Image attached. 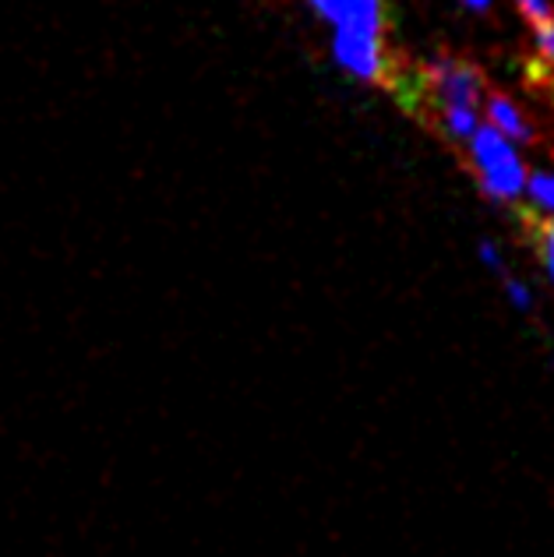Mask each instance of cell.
<instances>
[{"instance_id": "cell-6", "label": "cell", "mask_w": 554, "mask_h": 557, "mask_svg": "<svg viewBox=\"0 0 554 557\" xmlns=\"http://www.w3.org/2000/svg\"><path fill=\"white\" fill-rule=\"evenodd\" d=\"M434 124L442 127V135L466 145L480 127V113L473 107H448V110H439L434 113Z\"/></svg>"}, {"instance_id": "cell-2", "label": "cell", "mask_w": 554, "mask_h": 557, "mask_svg": "<svg viewBox=\"0 0 554 557\" xmlns=\"http://www.w3.org/2000/svg\"><path fill=\"white\" fill-rule=\"evenodd\" d=\"M470 145V166L477 173L480 187L484 195L494 201H505V205H516L527 198V166L516 152V145L502 138L498 131L480 124L477 135L466 141Z\"/></svg>"}, {"instance_id": "cell-12", "label": "cell", "mask_w": 554, "mask_h": 557, "mask_svg": "<svg viewBox=\"0 0 554 557\" xmlns=\"http://www.w3.org/2000/svg\"><path fill=\"white\" fill-rule=\"evenodd\" d=\"M477 255H480V261H484V265H488V272H494L498 278H505V275H508V265H505V258H502V251H498V244L480 240Z\"/></svg>"}, {"instance_id": "cell-9", "label": "cell", "mask_w": 554, "mask_h": 557, "mask_svg": "<svg viewBox=\"0 0 554 557\" xmlns=\"http://www.w3.org/2000/svg\"><path fill=\"white\" fill-rule=\"evenodd\" d=\"M513 4L519 8V14L533 28H541V25H547L554 18V0H513Z\"/></svg>"}, {"instance_id": "cell-13", "label": "cell", "mask_w": 554, "mask_h": 557, "mask_svg": "<svg viewBox=\"0 0 554 557\" xmlns=\"http://www.w3.org/2000/svg\"><path fill=\"white\" fill-rule=\"evenodd\" d=\"M459 4H466L470 11H488V8H491V0H459Z\"/></svg>"}, {"instance_id": "cell-3", "label": "cell", "mask_w": 554, "mask_h": 557, "mask_svg": "<svg viewBox=\"0 0 554 557\" xmlns=\"http://www.w3.org/2000/svg\"><path fill=\"white\" fill-rule=\"evenodd\" d=\"M332 61L340 64L346 75L371 85H392L399 75L392 67V57L385 47V36L374 33H349V28H335L332 33Z\"/></svg>"}, {"instance_id": "cell-4", "label": "cell", "mask_w": 554, "mask_h": 557, "mask_svg": "<svg viewBox=\"0 0 554 557\" xmlns=\"http://www.w3.org/2000/svg\"><path fill=\"white\" fill-rule=\"evenodd\" d=\"M318 18H325L335 28H349V33H374L385 36L389 8L385 0H308Z\"/></svg>"}, {"instance_id": "cell-10", "label": "cell", "mask_w": 554, "mask_h": 557, "mask_svg": "<svg viewBox=\"0 0 554 557\" xmlns=\"http://www.w3.org/2000/svg\"><path fill=\"white\" fill-rule=\"evenodd\" d=\"M502 286H505L508 304H513L516 311H533V289H530L527 283H522V278L505 275V278H502Z\"/></svg>"}, {"instance_id": "cell-7", "label": "cell", "mask_w": 554, "mask_h": 557, "mask_svg": "<svg viewBox=\"0 0 554 557\" xmlns=\"http://www.w3.org/2000/svg\"><path fill=\"white\" fill-rule=\"evenodd\" d=\"M527 230H530V240L537 247V258H541L544 272L551 275V283H554V219L527 212Z\"/></svg>"}, {"instance_id": "cell-11", "label": "cell", "mask_w": 554, "mask_h": 557, "mask_svg": "<svg viewBox=\"0 0 554 557\" xmlns=\"http://www.w3.org/2000/svg\"><path fill=\"white\" fill-rule=\"evenodd\" d=\"M533 50L544 61V67L554 71V18L541 28H533Z\"/></svg>"}, {"instance_id": "cell-5", "label": "cell", "mask_w": 554, "mask_h": 557, "mask_svg": "<svg viewBox=\"0 0 554 557\" xmlns=\"http://www.w3.org/2000/svg\"><path fill=\"white\" fill-rule=\"evenodd\" d=\"M484 116H488V127H494L502 138H508L513 145L533 138V124L527 121V113H522L505 92H488L484 96Z\"/></svg>"}, {"instance_id": "cell-1", "label": "cell", "mask_w": 554, "mask_h": 557, "mask_svg": "<svg viewBox=\"0 0 554 557\" xmlns=\"http://www.w3.org/2000/svg\"><path fill=\"white\" fill-rule=\"evenodd\" d=\"M396 99L406 110H424L431 107L434 113L448 107H480L488 96V78L477 64L463 61V57H431L420 67L396 75L389 85Z\"/></svg>"}, {"instance_id": "cell-8", "label": "cell", "mask_w": 554, "mask_h": 557, "mask_svg": "<svg viewBox=\"0 0 554 557\" xmlns=\"http://www.w3.org/2000/svg\"><path fill=\"white\" fill-rule=\"evenodd\" d=\"M527 198L537 215L554 219V170H533L527 177Z\"/></svg>"}]
</instances>
